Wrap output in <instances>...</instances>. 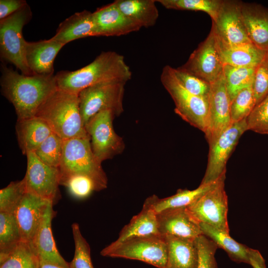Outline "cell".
<instances>
[{"instance_id": "obj_1", "label": "cell", "mask_w": 268, "mask_h": 268, "mask_svg": "<svg viewBox=\"0 0 268 268\" xmlns=\"http://www.w3.org/2000/svg\"><path fill=\"white\" fill-rule=\"evenodd\" d=\"M2 94L14 107L17 120L34 117L40 106L58 89L55 75L20 74L1 65Z\"/></svg>"}, {"instance_id": "obj_2", "label": "cell", "mask_w": 268, "mask_h": 268, "mask_svg": "<svg viewBox=\"0 0 268 268\" xmlns=\"http://www.w3.org/2000/svg\"><path fill=\"white\" fill-rule=\"evenodd\" d=\"M55 77L58 89L78 94L85 88L102 83H126L132 77V71L123 55L107 51L102 52L85 67L74 71H60Z\"/></svg>"}, {"instance_id": "obj_3", "label": "cell", "mask_w": 268, "mask_h": 268, "mask_svg": "<svg viewBox=\"0 0 268 268\" xmlns=\"http://www.w3.org/2000/svg\"><path fill=\"white\" fill-rule=\"evenodd\" d=\"M35 116L44 120L63 140L89 137L80 112L78 94L58 88L40 106Z\"/></svg>"}, {"instance_id": "obj_4", "label": "cell", "mask_w": 268, "mask_h": 268, "mask_svg": "<svg viewBox=\"0 0 268 268\" xmlns=\"http://www.w3.org/2000/svg\"><path fill=\"white\" fill-rule=\"evenodd\" d=\"M101 164L93 154L89 137L64 140L63 155L59 167L60 185L71 176L82 175L94 181L96 191L105 189L108 179Z\"/></svg>"}, {"instance_id": "obj_5", "label": "cell", "mask_w": 268, "mask_h": 268, "mask_svg": "<svg viewBox=\"0 0 268 268\" xmlns=\"http://www.w3.org/2000/svg\"><path fill=\"white\" fill-rule=\"evenodd\" d=\"M167 245L164 236L154 234L114 241L100 252L103 257L138 260L157 268H165Z\"/></svg>"}, {"instance_id": "obj_6", "label": "cell", "mask_w": 268, "mask_h": 268, "mask_svg": "<svg viewBox=\"0 0 268 268\" xmlns=\"http://www.w3.org/2000/svg\"><path fill=\"white\" fill-rule=\"evenodd\" d=\"M32 11L27 4L20 9L0 20V56L2 61L11 63L21 73L34 75L25 59V42L22 29L32 18Z\"/></svg>"}, {"instance_id": "obj_7", "label": "cell", "mask_w": 268, "mask_h": 268, "mask_svg": "<svg viewBox=\"0 0 268 268\" xmlns=\"http://www.w3.org/2000/svg\"><path fill=\"white\" fill-rule=\"evenodd\" d=\"M160 80L173 99L175 112L183 120L204 133L208 114V97L196 96L188 91L176 77L174 68L165 66Z\"/></svg>"}, {"instance_id": "obj_8", "label": "cell", "mask_w": 268, "mask_h": 268, "mask_svg": "<svg viewBox=\"0 0 268 268\" xmlns=\"http://www.w3.org/2000/svg\"><path fill=\"white\" fill-rule=\"evenodd\" d=\"M126 83H102L85 88L78 93L80 112L84 127L91 118L102 111H112L115 116L123 112Z\"/></svg>"}, {"instance_id": "obj_9", "label": "cell", "mask_w": 268, "mask_h": 268, "mask_svg": "<svg viewBox=\"0 0 268 268\" xmlns=\"http://www.w3.org/2000/svg\"><path fill=\"white\" fill-rule=\"evenodd\" d=\"M226 176L221 177L209 190L187 206L199 223H205L229 233L227 220L228 198L225 188Z\"/></svg>"}, {"instance_id": "obj_10", "label": "cell", "mask_w": 268, "mask_h": 268, "mask_svg": "<svg viewBox=\"0 0 268 268\" xmlns=\"http://www.w3.org/2000/svg\"><path fill=\"white\" fill-rule=\"evenodd\" d=\"M115 117L112 111H102L91 118L85 126L93 154L101 163L122 153L125 148L122 137L114 129Z\"/></svg>"}, {"instance_id": "obj_11", "label": "cell", "mask_w": 268, "mask_h": 268, "mask_svg": "<svg viewBox=\"0 0 268 268\" xmlns=\"http://www.w3.org/2000/svg\"><path fill=\"white\" fill-rule=\"evenodd\" d=\"M247 131L246 119L232 123L209 146L207 166L201 184L213 183L226 176L227 161L240 137Z\"/></svg>"}, {"instance_id": "obj_12", "label": "cell", "mask_w": 268, "mask_h": 268, "mask_svg": "<svg viewBox=\"0 0 268 268\" xmlns=\"http://www.w3.org/2000/svg\"><path fill=\"white\" fill-rule=\"evenodd\" d=\"M179 67L210 84L222 74L223 65L212 27L207 37L191 54L186 63Z\"/></svg>"}, {"instance_id": "obj_13", "label": "cell", "mask_w": 268, "mask_h": 268, "mask_svg": "<svg viewBox=\"0 0 268 268\" xmlns=\"http://www.w3.org/2000/svg\"><path fill=\"white\" fill-rule=\"evenodd\" d=\"M26 155L27 165L23 179L27 192L51 201L54 205L60 198L59 168L44 163L34 152H28Z\"/></svg>"}, {"instance_id": "obj_14", "label": "cell", "mask_w": 268, "mask_h": 268, "mask_svg": "<svg viewBox=\"0 0 268 268\" xmlns=\"http://www.w3.org/2000/svg\"><path fill=\"white\" fill-rule=\"evenodd\" d=\"M230 102L222 73L215 82L211 84L208 96V114L204 133L209 146L232 124Z\"/></svg>"}, {"instance_id": "obj_15", "label": "cell", "mask_w": 268, "mask_h": 268, "mask_svg": "<svg viewBox=\"0 0 268 268\" xmlns=\"http://www.w3.org/2000/svg\"><path fill=\"white\" fill-rule=\"evenodd\" d=\"M241 3L237 0H222L212 27L218 39L227 44L251 43L245 26Z\"/></svg>"}, {"instance_id": "obj_16", "label": "cell", "mask_w": 268, "mask_h": 268, "mask_svg": "<svg viewBox=\"0 0 268 268\" xmlns=\"http://www.w3.org/2000/svg\"><path fill=\"white\" fill-rule=\"evenodd\" d=\"M157 219L159 234L162 236L196 239L202 234L187 207L163 210L157 213Z\"/></svg>"}, {"instance_id": "obj_17", "label": "cell", "mask_w": 268, "mask_h": 268, "mask_svg": "<svg viewBox=\"0 0 268 268\" xmlns=\"http://www.w3.org/2000/svg\"><path fill=\"white\" fill-rule=\"evenodd\" d=\"M54 204L49 202L31 243V245L40 262L55 264L69 268L67 262L56 247L52 234V221L56 215Z\"/></svg>"}, {"instance_id": "obj_18", "label": "cell", "mask_w": 268, "mask_h": 268, "mask_svg": "<svg viewBox=\"0 0 268 268\" xmlns=\"http://www.w3.org/2000/svg\"><path fill=\"white\" fill-rule=\"evenodd\" d=\"M93 14L96 36H119L141 28L120 10L115 1L98 8Z\"/></svg>"}, {"instance_id": "obj_19", "label": "cell", "mask_w": 268, "mask_h": 268, "mask_svg": "<svg viewBox=\"0 0 268 268\" xmlns=\"http://www.w3.org/2000/svg\"><path fill=\"white\" fill-rule=\"evenodd\" d=\"M50 202L26 192L14 213L23 241L31 244Z\"/></svg>"}, {"instance_id": "obj_20", "label": "cell", "mask_w": 268, "mask_h": 268, "mask_svg": "<svg viewBox=\"0 0 268 268\" xmlns=\"http://www.w3.org/2000/svg\"><path fill=\"white\" fill-rule=\"evenodd\" d=\"M64 44L50 38L36 42H25V59L33 74L54 75L55 58Z\"/></svg>"}, {"instance_id": "obj_21", "label": "cell", "mask_w": 268, "mask_h": 268, "mask_svg": "<svg viewBox=\"0 0 268 268\" xmlns=\"http://www.w3.org/2000/svg\"><path fill=\"white\" fill-rule=\"evenodd\" d=\"M243 21L252 43L268 51V8L256 3H241Z\"/></svg>"}, {"instance_id": "obj_22", "label": "cell", "mask_w": 268, "mask_h": 268, "mask_svg": "<svg viewBox=\"0 0 268 268\" xmlns=\"http://www.w3.org/2000/svg\"><path fill=\"white\" fill-rule=\"evenodd\" d=\"M216 38L223 66L256 68L268 52L260 49L252 42L230 45L220 41L217 37Z\"/></svg>"}, {"instance_id": "obj_23", "label": "cell", "mask_w": 268, "mask_h": 268, "mask_svg": "<svg viewBox=\"0 0 268 268\" xmlns=\"http://www.w3.org/2000/svg\"><path fill=\"white\" fill-rule=\"evenodd\" d=\"M91 36H96L93 14L84 10L62 22L51 38L65 45L72 41Z\"/></svg>"}, {"instance_id": "obj_24", "label": "cell", "mask_w": 268, "mask_h": 268, "mask_svg": "<svg viewBox=\"0 0 268 268\" xmlns=\"http://www.w3.org/2000/svg\"><path fill=\"white\" fill-rule=\"evenodd\" d=\"M15 131L19 146L23 154L35 152L53 132L43 119L34 116L17 120Z\"/></svg>"}, {"instance_id": "obj_25", "label": "cell", "mask_w": 268, "mask_h": 268, "mask_svg": "<svg viewBox=\"0 0 268 268\" xmlns=\"http://www.w3.org/2000/svg\"><path fill=\"white\" fill-rule=\"evenodd\" d=\"M164 236L168 250L165 268H197L198 251L195 239Z\"/></svg>"}, {"instance_id": "obj_26", "label": "cell", "mask_w": 268, "mask_h": 268, "mask_svg": "<svg viewBox=\"0 0 268 268\" xmlns=\"http://www.w3.org/2000/svg\"><path fill=\"white\" fill-rule=\"evenodd\" d=\"M154 234H159L157 213L145 200L141 210L122 228L115 241L121 242L131 237Z\"/></svg>"}, {"instance_id": "obj_27", "label": "cell", "mask_w": 268, "mask_h": 268, "mask_svg": "<svg viewBox=\"0 0 268 268\" xmlns=\"http://www.w3.org/2000/svg\"><path fill=\"white\" fill-rule=\"evenodd\" d=\"M120 10L141 28L153 26L159 17L155 0H116Z\"/></svg>"}, {"instance_id": "obj_28", "label": "cell", "mask_w": 268, "mask_h": 268, "mask_svg": "<svg viewBox=\"0 0 268 268\" xmlns=\"http://www.w3.org/2000/svg\"><path fill=\"white\" fill-rule=\"evenodd\" d=\"M199 225L202 234L211 240L218 248L224 250L232 261L249 264L250 248L236 241L230 237L229 233L205 223H199Z\"/></svg>"}, {"instance_id": "obj_29", "label": "cell", "mask_w": 268, "mask_h": 268, "mask_svg": "<svg viewBox=\"0 0 268 268\" xmlns=\"http://www.w3.org/2000/svg\"><path fill=\"white\" fill-rule=\"evenodd\" d=\"M217 181L208 184L201 183L197 188L193 190L179 189L175 194L163 199L153 195L145 200L152 206L156 213L169 208L187 207L210 189Z\"/></svg>"}, {"instance_id": "obj_30", "label": "cell", "mask_w": 268, "mask_h": 268, "mask_svg": "<svg viewBox=\"0 0 268 268\" xmlns=\"http://www.w3.org/2000/svg\"><path fill=\"white\" fill-rule=\"evenodd\" d=\"M22 240L15 215L0 212V265Z\"/></svg>"}, {"instance_id": "obj_31", "label": "cell", "mask_w": 268, "mask_h": 268, "mask_svg": "<svg viewBox=\"0 0 268 268\" xmlns=\"http://www.w3.org/2000/svg\"><path fill=\"white\" fill-rule=\"evenodd\" d=\"M256 68L223 66V74L230 102L240 91L253 84Z\"/></svg>"}, {"instance_id": "obj_32", "label": "cell", "mask_w": 268, "mask_h": 268, "mask_svg": "<svg viewBox=\"0 0 268 268\" xmlns=\"http://www.w3.org/2000/svg\"><path fill=\"white\" fill-rule=\"evenodd\" d=\"M169 9L200 11L206 13L212 21L216 18L221 0H157Z\"/></svg>"}, {"instance_id": "obj_33", "label": "cell", "mask_w": 268, "mask_h": 268, "mask_svg": "<svg viewBox=\"0 0 268 268\" xmlns=\"http://www.w3.org/2000/svg\"><path fill=\"white\" fill-rule=\"evenodd\" d=\"M40 261L31 244L22 240L0 268H38Z\"/></svg>"}, {"instance_id": "obj_34", "label": "cell", "mask_w": 268, "mask_h": 268, "mask_svg": "<svg viewBox=\"0 0 268 268\" xmlns=\"http://www.w3.org/2000/svg\"><path fill=\"white\" fill-rule=\"evenodd\" d=\"M64 140L53 133L34 152L37 157L49 166L59 168L62 159Z\"/></svg>"}, {"instance_id": "obj_35", "label": "cell", "mask_w": 268, "mask_h": 268, "mask_svg": "<svg viewBox=\"0 0 268 268\" xmlns=\"http://www.w3.org/2000/svg\"><path fill=\"white\" fill-rule=\"evenodd\" d=\"M26 192L23 179L11 182L1 189L0 190V212L14 214Z\"/></svg>"}, {"instance_id": "obj_36", "label": "cell", "mask_w": 268, "mask_h": 268, "mask_svg": "<svg viewBox=\"0 0 268 268\" xmlns=\"http://www.w3.org/2000/svg\"><path fill=\"white\" fill-rule=\"evenodd\" d=\"M256 101L252 85L240 91L230 102V116L232 123L247 119Z\"/></svg>"}, {"instance_id": "obj_37", "label": "cell", "mask_w": 268, "mask_h": 268, "mask_svg": "<svg viewBox=\"0 0 268 268\" xmlns=\"http://www.w3.org/2000/svg\"><path fill=\"white\" fill-rule=\"evenodd\" d=\"M74 243V254L69 263V268H94L90 255V248L82 236L79 224L73 223L71 225Z\"/></svg>"}, {"instance_id": "obj_38", "label": "cell", "mask_w": 268, "mask_h": 268, "mask_svg": "<svg viewBox=\"0 0 268 268\" xmlns=\"http://www.w3.org/2000/svg\"><path fill=\"white\" fill-rule=\"evenodd\" d=\"M174 72L179 82L188 91L196 96L208 97L210 84L179 67L174 68Z\"/></svg>"}, {"instance_id": "obj_39", "label": "cell", "mask_w": 268, "mask_h": 268, "mask_svg": "<svg viewBox=\"0 0 268 268\" xmlns=\"http://www.w3.org/2000/svg\"><path fill=\"white\" fill-rule=\"evenodd\" d=\"M246 121L248 130L268 134V94L255 106Z\"/></svg>"}, {"instance_id": "obj_40", "label": "cell", "mask_w": 268, "mask_h": 268, "mask_svg": "<svg viewBox=\"0 0 268 268\" xmlns=\"http://www.w3.org/2000/svg\"><path fill=\"white\" fill-rule=\"evenodd\" d=\"M195 242L198 251L197 268H218L215 258L217 245L203 234L197 237Z\"/></svg>"}, {"instance_id": "obj_41", "label": "cell", "mask_w": 268, "mask_h": 268, "mask_svg": "<svg viewBox=\"0 0 268 268\" xmlns=\"http://www.w3.org/2000/svg\"><path fill=\"white\" fill-rule=\"evenodd\" d=\"M60 185L66 187L70 195L77 199L86 198L93 191H96L94 181L89 177L82 175L71 176Z\"/></svg>"}, {"instance_id": "obj_42", "label": "cell", "mask_w": 268, "mask_h": 268, "mask_svg": "<svg viewBox=\"0 0 268 268\" xmlns=\"http://www.w3.org/2000/svg\"><path fill=\"white\" fill-rule=\"evenodd\" d=\"M252 87L256 105L268 94V51L256 68Z\"/></svg>"}, {"instance_id": "obj_43", "label": "cell", "mask_w": 268, "mask_h": 268, "mask_svg": "<svg viewBox=\"0 0 268 268\" xmlns=\"http://www.w3.org/2000/svg\"><path fill=\"white\" fill-rule=\"evenodd\" d=\"M27 4L25 0H0V19L9 16Z\"/></svg>"}, {"instance_id": "obj_44", "label": "cell", "mask_w": 268, "mask_h": 268, "mask_svg": "<svg viewBox=\"0 0 268 268\" xmlns=\"http://www.w3.org/2000/svg\"><path fill=\"white\" fill-rule=\"evenodd\" d=\"M249 258V265L253 268H266L265 260L258 250L250 248Z\"/></svg>"}, {"instance_id": "obj_45", "label": "cell", "mask_w": 268, "mask_h": 268, "mask_svg": "<svg viewBox=\"0 0 268 268\" xmlns=\"http://www.w3.org/2000/svg\"><path fill=\"white\" fill-rule=\"evenodd\" d=\"M38 268H65L63 267L48 263L40 262Z\"/></svg>"}]
</instances>
